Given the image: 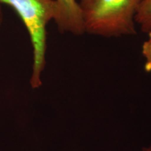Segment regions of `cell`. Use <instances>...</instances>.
<instances>
[{
  "label": "cell",
  "instance_id": "6da1fadb",
  "mask_svg": "<svg viewBox=\"0 0 151 151\" xmlns=\"http://www.w3.org/2000/svg\"><path fill=\"white\" fill-rule=\"evenodd\" d=\"M142 0H81L85 33L104 37L137 34L134 18Z\"/></svg>",
  "mask_w": 151,
  "mask_h": 151
},
{
  "label": "cell",
  "instance_id": "7a4b0ae2",
  "mask_svg": "<svg viewBox=\"0 0 151 151\" xmlns=\"http://www.w3.org/2000/svg\"><path fill=\"white\" fill-rule=\"evenodd\" d=\"M10 6L23 21L33 47L32 74L30 85L34 89L42 84L41 73L46 65L47 24L58 13L55 0H0Z\"/></svg>",
  "mask_w": 151,
  "mask_h": 151
},
{
  "label": "cell",
  "instance_id": "3957f363",
  "mask_svg": "<svg viewBox=\"0 0 151 151\" xmlns=\"http://www.w3.org/2000/svg\"><path fill=\"white\" fill-rule=\"evenodd\" d=\"M58 13L55 22L61 33L69 32L74 35L85 33L80 6L76 0H55Z\"/></svg>",
  "mask_w": 151,
  "mask_h": 151
},
{
  "label": "cell",
  "instance_id": "277c9868",
  "mask_svg": "<svg viewBox=\"0 0 151 151\" xmlns=\"http://www.w3.org/2000/svg\"><path fill=\"white\" fill-rule=\"evenodd\" d=\"M134 20L143 32H151V0H142L136 14Z\"/></svg>",
  "mask_w": 151,
  "mask_h": 151
},
{
  "label": "cell",
  "instance_id": "5b68a950",
  "mask_svg": "<svg viewBox=\"0 0 151 151\" xmlns=\"http://www.w3.org/2000/svg\"><path fill=\"white\" fill-rule=\"evenodd\" d=\"M148 39L142 46V54L146 59L144 69L146 72L151 71V32L148 33Z\"/></svg>",
  "mask_w": 151,
  "mask_h": 151
},
{
  "label": "cell",
  "instance_id": "8992f818",
  "mask_svg": "<svg viewBox=\"0 0 151 151\" xmlns=\"http://www.w3.org/2000/svg\"><path fill=\"white\" fill-rule=\"evenodd\" d=\"M3 21V13H2V10H1V5H0V25H1V23H2Z\"/></svg>",
  "mask_w": 151,
  "mask_h": 151
},
{
  "label": "cell",
  "instance_id": "52a82bcc",
  "mask_svg": "<svg viewBox=\"0 0 151 151\" xmlns=\"http://www.w3.org/2000/svg\"><path fill=\"white\" fill-rule=\"evenodd\" d=\"M143 151H151V144L149 146V147H148V148H143Z\"/></svg>",
  "mask_w": 151,
  "mask_h": 151
}]
</instances>
